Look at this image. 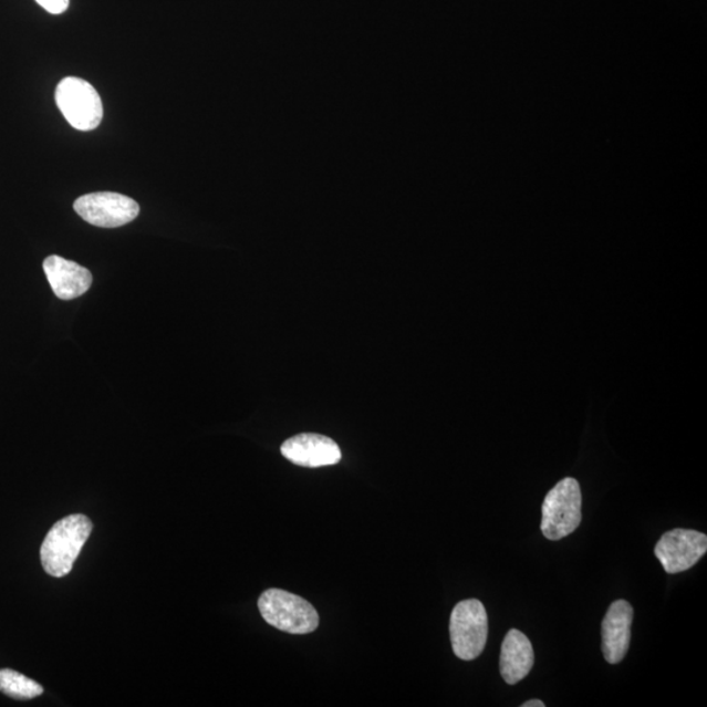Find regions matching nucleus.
I'll list each match as a JSON object with an SVG mask.
<instances>
[{"label":"nucleus","instance_id":"f257e3e1","mask_svg":"<svg viewBox=\"0 0 707 707\" xmlns=\"http://www.w3.org/2000/svg\"><path fill=\"white\" fill-rule=\"evenodd\" d=\"M92 521L82 513H74L56 521L42 542V568L50 576L63 578L71 573L85 542L90 539Z\"/></svg>","mask_w":707,"mask_h":707},{"label":"nucleus","instance_id":"f03ea898","mask_svg":"<svg viewBox=\"0 0 707 707\" xmlns=\"http://www.w3.org/2000/svg\"><path fill=\"white\" fill-rule=\"evenodd\" d=\"M259 609L271 626L290 634H309L319 627L320 617L305 599L280 589H270L260 596Z\"/></svg>","mask_w":707,"mask_h":707},{"label":"nucleus","instance_id":"7ed1b4c3","mask_svg":"<svg viewBox=\"0 0 707 707\" xmlns=\"http://www.w3.org/2000/svg\"><path fill=\"white\" fill-rule=\"evenodd\" d=\"M582 521V492L575 478L568 477L548 492L542 503L541 531L559 541L573 533Z\"/></svg>","mask_w":707,"mask_h":707},{"label":"nucleus","instance_id":"20e7f679","mask_svg":"<svg viewBox=\"0 0 707 707\" xmlns=\"http://www.w3.org/2000/svg\"><path fill=\"white\" fill-rule=\"evenodd\" d=\"M449 634L457 658L475 661L482 654L488 642L489 620L480 600H464L455 606Z\"/></svg>","mask_w":707,"mask_h":707},{"label":"nucleus","instance_id":"39448f33","mask_svg":"<svg viewBox=\"0 0 707 707\" xmlns=\"http://www.w3.org/2000/svg\"><path fill=\"white\" fill-rule=\"evenodd\" d=\"M55 102L67 123L81 132H91L102 124L104 110L102 97L94 85L84 79H62L55 91Z\"/></svg>","mask_w":707,"mask_h":707},{"label":"nucleus","instance_id":"423d86ee","mask_svg":"<svg viewBox=\"0 0 707 707\" xmlns=\"http://www.w3.org/2000/svg\"><path fill=\"white\" fill-rule=\"evenodd\" d=\"M74 209L90 225L102 228L125 226L139 214V205L134 199L113 191L91 193L77 198Z\"/></svg>","mask_w":707,"mask_h":707},{"label":"nucleus","instance_id":"0eeeda50","mask_svg":"<svg viewBox=\"0 0 707 707\" xmlns=\"http://www.w3.org/2000/svg\"><path fill=\"white\" fill-rule=\"evenodd\" d=\"M706 550L705 533L677 528L662 536L655 547V555L668 574H678L695 566Z\"/></svg>","mask_w":707,"mask_h":707},{"label":"nucleus","instance_id":"6e6552de","mask_svg":"<svg viewBox=\"0 0 707 707\" xmlns=\"http://www.w3.org/2000/svg\"><path fill=\"white\" fill-rule=\"evenodd\" d=\"M285 459L305 468L334 466L341 461V449L333 439L319 434H300L281 447Z\"/></svg>","mask_w":707,"mask_h":707},{"label":"nucleus","instance_id":"1a4fd4ad","mask_svg":"<svg viewBox=\"0 0 707 707\" xmlns=\"http://www.w3.org/2000/svg\"><path fill=\"white\" fill-rule=\"evenodd\" d=\"M633 606L626 600L612 603L602 624V649L610 664L623 662L631 645Z\"/></svg>","mask_w":707,"mask_h":707},{"label":"nucleus","instance_id":"9d476101","mask_svg":"<svg viewBox=\"0 0 707 707\" xmlns=\"http://www.w3.org/2000/svg\"><path fill=\"white\" fill-rule=\"evenodd\" d=\"M44 270L56 298L73 300L87 292L92 284V274L79 263L64 260L60 256H50L44 261Z\"/></svg>","mask_w":707,"mask_h":707},{"label":"nucleus","instance_id":"9b49d317","mask_svg":"<svg viewBox=\"0 0 707 707\" xmlns=\"http://www.w3.org/2000/svg\"><path fill=\"white\" fill-rule=\"evenodd\" d=\"M534 653L531 641L518 628L506 634L501 649V675L509 685H516L531 673Z\"/></svg>","mask_w":707,"mask_h":707},{"label":"nucleus","instance_id":"f8f14e48","mask_svg":"<svg viewBox=\"0 0 707 707\" xmlns=\"http://www.w3.org/2000/svg\"><path fill=\"white\" fill-rule=\"evenodd\" d=\"M0 692L15 699H33L44 693L38 682L13 669H0Z\"/></svg>","mask_w":707,"mask_h":707},{"label":"nucleus","instance_id":"ddd939ff","mask_svg":"<svg viewBox=\"0 0 707 707\" xmlns=\"http://www.w3.org/2000/svg\"><path fill=\"white\" fill-rule=\"evenodd\" d=\"M35 2L53 15H60L69 9L70 4V0H35Z\"/></svg>","mask_w":707,"mask_h":707},{"label":"nucleus","instance_id":"4468645a","mask_svg":"<svg viewBox=\"0 0 707 707\" xmlns=\"http://www.w3.org/2000/svg\"><path fill=\"white\" fill-rule=\"evenodd\" d=\"M521 707H545V704L540 701V699H531V701H527Z\"/></svg>","mask_w":707,"mask_h":707}]
</instances>
